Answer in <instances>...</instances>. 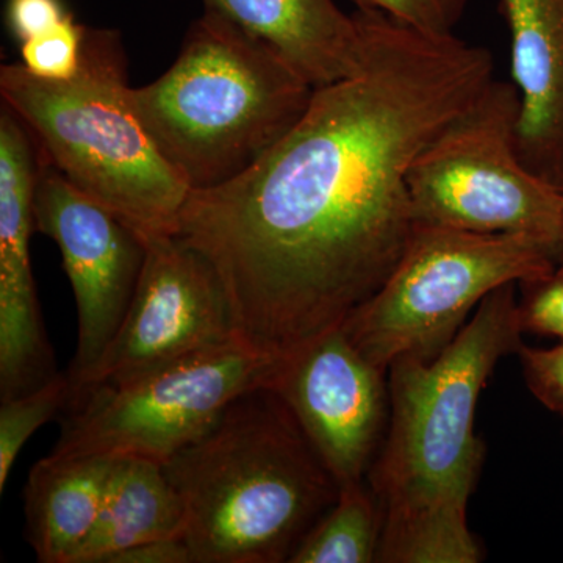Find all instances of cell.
Wrapping results in <instances>:
<instances>
[{
	"label": "cell",
	"mask_w": 563,
	"mask_h": 563,
	"mask_svg": "<svg viewBox=\"0 0 563 563\" xmlns=\"http://www.w3.org/2000/svg\"><path fill=\"white\" fill-rule=\"evenodd\" d=\"M70 391L68 374L58 373L35 390L3 399L0 406V492L5 490L14 462L27 440L41 426L65 412Z\"/></svg>",
	"instance_id": "obj_18"
},
{
	"label": "cell",
	"mask_w": 563,
	"mask_h": 563,
	"mask_svg": "<svg viewBox=\"0 0 563 563\" xmlns=\"http://www.w3.org/2000/svg\"><path fill=\"white\" fill-rule=\"evenodd\" d=\"M184 532V504L162 463L114 459L98 521L70 563H107L128 548Z\"/></svg>",
	"instance_id": "obj_16"
},
{
	"label": "cell",
	"mask_w": 563,
	"mask_h": 563,
	"mask_svg": "<svg viewBox=\"0 0 563 563\" xmlns=\"http://www.w3.org/2000/svg\"><path fill=\"white\" fill-rule=\"evenodd\" d=\"M314 88L214 11L192 22L172 68L132 88L141 124L191 191L246 173L296 124Z\"/></svg>",
	"instance_id": "obj_4"
},
{
	"label": "cell",
	"mask_w": 563,
	"mask_h": 563,
	"mask_svg": "<svg viewBox=\"0 0 563 563\" xmlns=\"http://www.w3.org/2000/svg\"><path fill=\"white\" fill-rule=\"evenodd\" d=\"M521 285L526 291L520 303L523 331L563 340V262L547 276Z\"/></svg>",
	"instance_id": "obj_21"
},
{
	"label": "cell",
	"mask_w": 563,
	"mask_h": 563,
	"mask_svg": "<svg viewBox=\"0 0 563 563\" xmlns=\"http://www.w3.org/2000/svg\"><path fill=\"white\" fill-rule=\"evenodd\" d=\"M515 285L490 292L432 361L388 368L390 418L366 476L384 517L377 562L483 561L468 528L485 451L474 420L496 363L523 344Z\"/></svg>",
	"instance_id": "obj_2"
},
{
	"label": "cell",
	"mask_w": 563,
	"mask_h": 563,
	"mask_svg": "<svg viewBox=\"0 0 563 563\" xmlns=\"http://www.w3.org/2000/svg\"><path fill=\"white\" fill-rule=\"evenodd\" d=\"M518 117L515 85L492 79L426 144L407 176L415 224L531 236L563 262V190L521 161Z\"/></svg>",
	"instance_id": "obj_7"
},
{
	"label": "cell",
	"mask_w": 563,
	"mask_h": 563,
	"mask_svg": "<svg viewBox=\"0 0 563 563\" xmlns=\"http://www.w3.org/2000/svg\"><path fill=\"white\" fill-rule=\"evenodd\" d=\"M357 10L379 11L431 35H453L470 0H352Z\"/></svg>",
	"instance_id": "obj_20"
},
{
	"label": "cell",
	"mask_w": 563,
	"mask_h": 563,
	"mask_svg": "<svg viewBox=\"0 0 563 563\" xmlns=\"http://www.w3.org/2000/svg\"><path fill=\"white\" fill-rule=\"evenodd\" d=\"M279 358L242 339L73 393L52 454L165 463L243 393L268 387Z\"/></svg>",
	"instance_id": "obj_8"
},
{
	"label": "cell",
	"mask_w": 563,
	"mask_h": 563,
	"mask_svg": "<svg viewBox=\"0 0 563 563\" xmlns=\"http://www.w3.org/2000/svg\"><path fill=\"white\" fill-rule=\"evenodd\" d=\"M144 243L146 261L124 320L70 395L236 339L220 276L201 252L176 235Z\"/></svg>",
	"instance_id": "obj_9"
},
{
	"label": "cell",
	"mask_w": 563,
	"mask_h": 563,
	"mask_svg": "<svg viewBox=\"0 0 563 563\" xmlns=\"http://www.w3.org/2000/svg\"><path fill=\"white\" fill-rule=\"evenodd\" d=\"M517 354L520 355L529 390L547 409L563 418V340L550 350L521 344Z\"/></svg>",
	"instance_id": "obj_22"
},
{
	"label": "cell",
	"mask_w": 563,
	"mask_h": 563,
	"mask_svg": "<svg viewBox=\"0 0 563 563\" xmlns=\"http://www.w3.org/2000/svg\"><path fill=\"white\" fill-rule=\"evenodd\" d=\"M520 99L521 161L563 190V0H498Z\"/></svg>",
	"instance_id": "obj_13"
},
{
	"label": "cell",
	"mask_w": 563,
	"mask_h": 563,
	"mask_svg": "<svg viewBox=\"0 0 563 563\" xmlns=\"http://www.w3.org/2000/svg\"><path fill=\"white\" fill-rule=\"evenodd\" d=\"M114 459L49 454L25 485V537L36 561L70 563L95 529Z\"/></svg>",
	"instance_id": "obj_15"
},
{
	"label": "cell",
	"mask_w": 563,
	"mask_h": 563,
	"mask_svg": "<svg viewBox=\"0 0 563 563\" xmlns=\"http://www.w3.org/2000/svg\"><path fill=\"white\" fill-rule=\"evenodd\" d=\"M379 366L342 328L279 358L268 387L284 399L339 487L366 481L390 418Z\"/></svg>",
	"instance_id": "obj_11"
},
{
	"label": "cell",
	"mask_w": 563,
	"mask_h": 563,
	"mask_svg": "<svg viewBox=\"0 0 563 563\" xmlns=\"http://www.w3.org/2000/svg\"><path fill=\"white\" fill-rule=\"evenodd\" d=\"M69 16L63 0H7V25L20 44L52 31Z\"/></svg>",
	"instance_id": "obj_23"
},
{
	"label": "cell",
	"mask_w": 563,
	"mask_h": 563,
	"mask_svg": "<svg viewBox=\"0 0 563 563\" xmlns=\"http://www.w3.org/2000/svg\"><path fill=\"white\" fill-rule=\"evenodd\" d=\"M357 11L361 70L314 88L242 176L190 191L174 233L213 265L236 336L276 358L379 291L415 228L410 166L493 79L485 47Z\"/></svg>",
	"instance_id": "obj_1"
},
{
	"label": "cell",
	"mask_w": 563,
	"mask_h": 563,
	"mask_svg": "<svg viewBox=\"0 0 563 563\" xmlns=\"http://www.w3.org/2000/svg\"><path fill=\"white\" fill-rule=\"evenodd\" d=\"M559 263L531 236L415 224L383 287L340 328L384 372L402 357L432 361L490 292L540 279Z\"/></svg>",
	"instance_id": "obj_6"
},
{
	"label": "cell",
	"mask_w": 563,
	"mask_h": 563,
	"mask_svg": "<svg viewBox=\"0 0 563 563\" xmlns=\"http://www.w3.org/2000/svg\"><path fill=\"white\" fill-rule=\"evenodd\" d=\"M0 96L74 187L144 242L176 233L191 190L141 124L120 32L87 27L70 79H41L21 63L3 65Z\"/></svg>",
	"instance_id": "obj_5"
},
{
	"label": "cell",
	"mask_w": 563,
	"mask_h": 563,
	"mask_svg": "<svg viewBox=\"0 0 563 563\" xmlns=\"http://www.w3.org/2000/svg\"><path fill=\"white\" fill-rule=\"evenodd\" d=\"M163 468L184 504L192 563L290 562L340 495L295 415L269 387L233 399Z\"/></svg>",
	"instance_id": "obj_3"
},
{
	"label": "cell",
	"mask_w": 563,
	"mask_h": 563,
	"mask_svg": "<svg viewBox=\"0 0 563 563\" xmlns=\"http://www.w3.org/2000/svg\"><path fill=\"white\" fill-rule=\"evenodd\" d=\"M85 35L87 25L70 14L57 27L21 44V65L41 79H70L80 68Z\"/></svg>",
	"instance_id": "obj_19"
},
{
	"label": "cell",
	"mask_w": 563,
	"mask_h": 563,
	"mask_svg": "<svg viewBox=\"0 0 563 563\" xmlns=\"http://www.w3.org/2000/svg\"><path fill=\"white\" fill-rule=\"evenodd\" d=\"M261 40L312 85L325 87L358 73L366 36L361 14H347L335 0H202Z\"/></svg>",
	"instance_id": "obj_14"
},
{
	"label": "cell",
	"mask_w": 563,
	"mask_h": 563,
	"mask_svg": "<svg viewBox=\"0 0 563 563\" xmlns=\"http://www.w3.org/2000/svg\"><path fill=\"white\" fill-rule=\"evenodd\" d=\"M383 509L366 481L340 488L339 499L303 537L290 563L377 562Z\"/></svg>",
	"instance_id": "obj_17"
},
{
	"label": "cell",
	"mask_w": 563,
	"mask_h": 563,
	"mask_svg": "<svg viewBox=\"0 0 563 563\" xmlns=\"http://www.w3.org/2000/svg\"><path fill=\"white\" fill-rule=\"evenodd\" d=\"M33 214L36 231L60 250L76 298L77 351L66 373L74 385L120 329L146 261V243L49 162L36 185Z\"/></svg>",
	"instance_id": "obj_10"
},
{
	"label": "cell",
	"mask_w": 563,
	"mask_h": 563,
	"mask_svg": "<svg viewBox=\"0 0 563 563\" xmlns=\"http://www.w3.org/2000/svg\"><path fill=\"white\" fill-rule=\"evenodd\" d=\"M107 563H192V559L184 537H172L128 548Z\"/></svg>",
	"instance_id": "obj_24"
},
{
	"label": "cell",
	"mask_w": 563,
	"mask_h": 563,
	"mask_svg": "<svg viewBox=\"0 0 563 563\" xmlns=\"http://www.w3.org/2000/svg\"><path fill=\"white\" fill-rule=\"evenodd\" d=\"M47 158L21 118L0 107V398L57 376L31 263L33 202Z\"/></svg>",
	"instance_id": "obj_12"
}]
</instances>
